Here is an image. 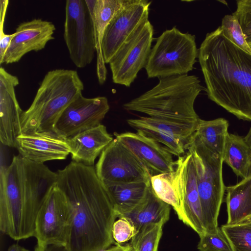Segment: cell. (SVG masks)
<instances>
[{"label": "cell", "instance_id": "cell-1", "mask_svg": "<svg viewBox=\"0 0 251 251\" xmlns=\"http://www.w3.org/2000/svg\"><path fill=\"white\" fill-rule=\"evenodd\" d=\"M56 173L55 185L65 195L72 212L67 251H100L113 245L112 229L118 217L95 168L72 161Z\"/></svg>", "mask_w": 251, "mask_h": 251}, {"label": "cell", "instance_id": "cell-2", "mask_svg": "<svg viewBox=\"0 0 251 251\" xmlns=\"http://www.w3.org/2000/svg\"><path fill=\"white\" fill-rule=\"evenodd\" d=\"M198 51L208 98L251 121V54L227 39L221 26L206 34Z\"/></svg>", "mask_w": 251, "mask_h": 251}, {"label": "cell", "instance_id": "cell-3", "mask_svg": "<svg viewBox=\"0 0 251 251\" xmlns=\"http://www.w3.org/2000/svg\"><path fill=\"white\" fill-rule=\"evenodd\" d=\"M151 89L123 104L127 111L179 123L198 125L201 119L194 102L203 87L199 78L187 74L159 77Z\"/></svg>", "mask_w": 251, "mask_h": 251}, {"label": "cell", "instance_id": "cell-4", "mask_svg": "<svg viewBox=\"0 0 251 251\" xmlns=\"http://www.w3.org/2000/svg\"><path fill=\"white\" fill-rule=\"evenodd\" d=\"M83 89V83L76 71L58 69L49 71L31 104L22 114L21 134L55 133L57 119Z\"/></svg>", "mask_w": 251, "mask_h": 251}, {"label": "cell", "instance_id": "cell-5", "mask_svg": "<svg viewBox=\"0 0 251 251\" xmlns=\"http://www.w3.org/2000/svg\"><path fill=\"white\" fill-rule=\"evenodd\" d=\"M151 184L156 196L173 207L178 219L200 236L206 233L192 154L178 156L173 171L153 175Z\"/></svg>", "mask_w": 251, "mask_h": 251}, {"label": "cell", "instance_id": "cell-6", "mask_svg": "<svg viewBox=\"0 0 251 251\" xmlns=\"http://www.w3.org/2000/svg\"><path fill=\"white\" fill-rule=\"evenodd\" d=\"M5 178L23 207L24 238L34 237L37 213L56 183L57 173L19 154L7 167Z\"/></svg>", "mask_w": 251, "mask_h": 251}, {"label": "cell", "instance_id": "cell-7", "mask_svg": "<svg viewBox=\"0 0 251 251\" xmlns=\"http://www.w3.org/2000/svg\"><path fill=\"white\" fill-rule=\"evenodd\" d=\"M187 150L194 160L204 226L206 232L214 233L225 191L223 158L193 136Z\"/></svg>", "mask_w": 251, "mask_h": 251}, {"label": "cell", "instance_id": "cell-8", "mask_svg": "<svg viewBox=\"0 0 251 251\" xmlns=\"http://www.w3.org/2000/svg\"><path fill=\"white\" fill-rule=\"evenodd\" d=\"M195 35L176 27L164 31L156 39L145 67L148 78L187 74L198 58Z\"/></svg>", "mask_w": 251, "mask_h": 251}, {"label": "cell", "instance_id": "cell-9", "mask_svg": "<svg viewBox=\"0 0 251 251\" xmlns=\"http://www.w3.org/2000/svg\"><path fill=\"white\" fill-rule=\"evenodd\" d=\"M63 36L75 66L89 65L96 50L92 15L85 0H66Z\"/></svg>", "mask_w": 251, "mask_h": 251}, {"label": "cell", "instance_id": "cell-10", "mask_svg": "<svg viewBox=\"0 0 251 251\" xmlns=\"http://www.w3.org/2000/svg\"><path fill=\"white\" fill-rule=\"evenodd\" d=\"M153 35V26L147 18L122 45L109 62L114 83L130 86L147 64Z\"/></svg>", "mask_w": 251, "mask_h": 251}, {"label": "cell", "instance_id": "cell-11", "mask_svg": "<svg viewBox=\"0 0 251 251\" xmlns=\"http://www.w3.org/2000/svg\"><path fill=\"white\" fill-rule=\"evenodd\" d=\"M73 223L72 212L64 193L55 185L36 216L34 237L38 245L66 247Z\"/></svg>", "mask_w": 251, "mask_h": 251}, {"label": "cell", "instance_id": "cell-12", "mask_svg": "<svg viewBox=\"0 0 251 251\" xmlns=\"http://www.w3.org/2000/svg\"><path fill=\"white\" fill-rule=\"evenodd\" d=\"M104 185L148 182V169L116 138L103 150L95 167Z\"/></svg>", "mask_w": 251, "mask_h": 251}, {"label": "cell", "instance_id": "cell-13", "mask_svg": "<svg viewBox=\"0 0 251 251\" xmlns=\"http://www.w3.org/2000/svg\"><path fill=\"white\" fill-rule=\"evenodd\" d=\"M109 108L106 97L87 98L81 94L60 115L55 124L54 132L66 140L101 124Z\"/></svg>", "mask_w": 251, "mask_h": 251}, {"label": "cell", "instance_id": "cell-14", "mask_svg": "<svg viewBox=\"0 0 251 251\" xmlns=\"http://www.w3.org/2000/svg\"><path fill=\"white\" fill-rule=\"evenodd\" d=\"M151 1L125 0L105 30L102 51L105 64L109 63L122 45L139 25L149 17Z\"/></svg>", "mask_w": 251, "mask_h": 251}, {"label": "cell", "instance_id": "cell-15", "mask_svg": "<svg viewBox=\"0 0 251 251\" xmlns=\"http://www.w3.org/2000/svg\"><path fill=\"white\" fill-rule=\"evenodd\" d=\"M127 122L137 132L164 145L172 154L178 156L184 154L198 125L149 116L130 119Z\"/></svg>", "mask_w": 251, "mask_h": 251}, {"label": "cell", "instance_id": "cell-16", "mask_svg": "<svg viewBox=\"0 0 251 251\" xmlns=\"http://www.w3.org/2000/svg\"><path fill=\"white\" fill-rule=\"evenodd\" d=\"M55 27L50 21L34 19L18 25L15 35L6 50L0 64L18 62L27 53L38 51L45 48L54 38Z\"/></svg>", "mask_w": 251, "mask_h": 251}, {"label": "cell", "instance_id": "cell-17", "mask_svg": "<svg viewBox=\"0 0 251 251\" xmlns=\"http://www.w3.org/2000/svg\"><path fill=\"white\" fill-rule=\"evenodd\" d=\"M115 138L148 169L151 176L172 172L175 161L165 146L138 132L114 133Z\"/></svg>", "mask_w": 251, "mask_h": 251}, {"label": "cell", "instance_id": "cell-18", "mask_svg": "<svg viewBox=\"0 0 251 251\" xmlns=\"http://www.w3.org/2000/svg\"><path fill=\"white\" fill-rule=\"evenodd\" d=\"M17 76L0 68V140L1 144L15 148L21 134V118L23 111L17 100L15 88Z\"/></svg>", "mask_w": 251, "mask_h": 251}, {"label": "cell", "instance_id": "cell-19", "mask_svg": "<svg viewBox=\"0 0 251 251\" xmlns=\"http://www.w3.org/2000/svg\"><path fill=\"white\" fill-rule=\"evenodd\" d=\"M15 148L23 157L39 164L65 159L70 153L66 140L55 133L20 134Z\"/></svg>", "mask_w": 251, "mask_h": 251}, {"label": "cell", "instance_id": "cell-20", "mask_svg": "<svg viewBox=\"0 0 251 251\" xmlns=\"http://www.w3.org/2000/svg\"><path fill=\"white\" fill-rule=\"evenodd\" d=\"M114 139L100 124L66 139L72 161L93 166L97 157Z\"/></svg>", "mask_w": 251, "mask_h": 251}, {"label": "cell", "instance_id": "cell-21", "mask_svg": "<svg viewBox=\"0 0 251 251\" xmlns=\"http://www.w3.org/2000/svg\"><path fill=\"white\" fill-rule=\"evenodd\" d=\"M90 9L93 20L96 50V73L99 82L103 84L107 70L102 51V43L107 25L123 5L125 0H85Z\"/></svg>", "mask_w": 251, "mask_h": 251}, {"label": "cell", "instance_id": "cell-22", "mask_svg": "<svg viewBox=\"0 0 251 251\" xmlns=\"http://www.w3.org/2000/svg\"><path fill=\"white\" fill-rule=\"evenodd\" d=\"M170 211L171 206L156 196L150 183L142 201L132 209L120 217L127 218L138 232L148 224L162 220L167 222L170 218Z\"/></svg>", "mask_w": 251, "mask_h": 251}, {"label": "cell", "instance_id": "cell-23", "mask_svg": "<svg viewBox=\"0 0 251 251\" xmlns=\"http://www.w3.org/2000/svg\"><path fill=\"white\" fill-rule=\"evenodd\" d=\"M227 225L251 221V173L234 185L226 186Z\"/></svg>", "mask_w": 251, "mask_h": 251}, {"label": "cell", "instance_id": "cell-24", "mask_svg": "<svg viewBox=\"0 0 251 251\" xmlns=\"http://www.w3.org/2000/svg\"><path fill=\"white\" fill-rule=\"evenodd\" d=\"M223 158V161L242 179L251 173V128L244 137L228 133Z\"/></svg>", "mask_w": 251, "mask_h": 251}, {"label": "cell", "instance_id": "cell-25", "mask_svg": "<svg viewBox=\"0 0 251 251\" xmlns=\"http://www.w3.org/2000/svg\"><path fill=\"white\" fill-rule=\"evenodd\" d=\"M150 183L151 180L104 185L117 217L129 211L142 201Z\"/></svg>", "mask_w": 251, "mask_h": 251}, {"label": "cell", "instance_id": "cell-26", "mask_svg": "<svg viewBox=\"0 0 251 251\" xmlns=\"http://www.w3.org/2000/svg\"><path fill=\"white\" fill-rule=\"evenodd\" d=\"M228 121L222 118L200 120L193 137L222 157L228 132Z\"/></svg>", "mask_w": 251, "mask_h": 251}, {"label": "cell", "instance_id": "cell-27", "mask_svg": "<svg viewBox=\"0 0 251 251\" xmlns=\"http://www.w3.org/2000/svg\"><path fill=\"white\" fill-rule=\"evenodd\" d=\"M166 222L162 220L151 223L140 229L131 240L134 251H157L163 226Z\"/></svg>", "mask_w": 251, "mask_h": 251}, {"label": "cell", "instance_id": "cell-28", "mask_svg": "<svg viewBox=\"0 0 251 251\" xmlns=\"http://www.w3.org/2000/svg\"><path fill=\"white\" fill-rule=\"evenodd\" d=\"M227 237L232 251H251V221L221 227Z\"/></svg>", "mask_w": 251, "mask_h": 251}, {"label": "cell", "instance_id": "cell-29", "mask_svg": "<svg viewBox=\"0 0 251 251\" xmlns=\"http://www.w3.org/2000/svg\"><path fill=\"white\" fill-rule=\"evenodd\" d=\"M221 27L224 35L227 39L241 49L251 54V49L246 40L241 27L232 14L224 17Z\"/></svg>", "mask_w": 251, "mask_h": 251}, {"label": "cell", "instance_id": "cell-30", "mask_svg": "<svg viewBox=\"0 0 251 251\" xmlns=\"http://www.w3.org/2000/svg\"><path fill=\"white\" fill-rule=\"evenodd\" d=\"M198 249L199 251H232L227 237L219 227L214 233L206 232L200 236Z\"/></svg>", "mask_w": 251, "mask_h": 251}, {"label": "cell", "instance_id": "cell-31", "mask_svg": "<svg viewBox=\"0 0 251 251\" xmlns=\"http://www.w3.org/2000/svg\"><path fill=\"white\" fill-rule=\"evenodd\" d=\"M232 14L237 19L248 44L251 43V0H238Z\"/></svg>", "mask_w": 251, "mask_h": 251}, {"label": "cell", "instance_id": "cell-32", "mask_svg": "<svg viewBox=\"0 0 251 251\" xmlns=\"http://www.w3.org/2000/svg\"><path fill=\"white\" fill-rule=\"evenodd\" d=\"M137 233L132 223L124 217H119L112 226L113 238L116 243L120 244L131 240Z\"/></svg>", "mask_w": 251, "mask_h": 251}, {"label": "cell", "instance_id": "cell-33", "mask_svg": "<svg viewBox=\"0 0 251 251\" xmlns=\"http://www.w3.org/2000/svg\"><path fill=\"white\" fill-rule=\"evenodd\" d=\"M3 24L0 23V60H1L9 47L10 43L15 35L13 33L11 34H5L3 31Z\"/></svg>", "mask_w": 251, "mask_h": 251}, {"label": "cell", "instance_id": "cell-34", "mask_svg": "<svg viewBox=\"0 0 251 251\" xmlns=\"http://www.w3.org/2000/svg\"><path fill=\"white\" fill-rule=\"evenodd\" d=\"M34 251H67L65 247L55 245H39L37 244Z\"/></svg>", "mask_w": 251, "mask_h": 251}, {"label": "cell", "instance_id": "cell-35", "mask_svg": "<svg viewBox=\"0 0 251 251\" xmlns=\"http://www.w3.org/2000/svg\"><path fill=\"white\" fill-rule=\"evenodd\" d=\"M100 251H134L130 244L121 245L115 242L109 248Z\"/></svg>", "mask_w": 251, "mask_h": 251}, {"label": "cell", "instance_id": "cell-36", "mask_svg": "<svg viewBox=\"0 0 251 251\" xmlns=\"http://www.w3.org/2000/svg\"><path fill=\"white\" fill-rule=\"evenodd\" d=\"M7 251H30L20 246L18 244H13L9 247Z\"/></svg>", "mask_w": 251, "mask_h": 251}, {"label": "cell", "instance_id": "cell-37", "mask_svg": "<svg viewBox=\"0 0 251 251\" xmlns=\"http://www.w3.org/2000/svg\"><path fill=\"white\" fill-rule=\"evenodd\" d=\"M248 45H249L250 48L251 49V43H248Z\"/></svg>", "mask_w": 251, "mask_h": 251}]
</instances>
